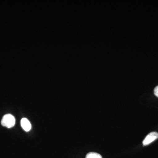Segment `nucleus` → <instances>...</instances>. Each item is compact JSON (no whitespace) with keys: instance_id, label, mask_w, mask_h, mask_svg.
I'll return each mask as SVG.
<instances>
[{"instance_id":"nucleus-4","label":"nucleus","mask_w":158,"mask_h":158,"mask_svg":"<svg viewBox=\"0 0 158 158\" xmlns=\"http://www.w3.org/2000/svg\"><path fill=\"white\" fill-rule=\"evenodd\" d=\"M85 158H102L100 155L96 152H89L87 154Z\"/></svg>"},{"instance_id":"nucleus-2","label":"nucleus","mask_w":158,"mask_h":158,"mask_svg":"<svg viewBox=\"0 0 158 158\" xmlns=\"http://www.w3.org/2000/svg\"><path fill=\"white\" fill-rule=\"evenodd\" d=\"M158 138V133L156 132H152L148 134L143 141L144 146H146L155 141Z\"/></svg>"},{"instance_id":"nucleus-5","label":"nucleus","mask_w":158,"mask_h":158,"mask_svg":"<svg viewBox=\"0 0 158 158\" xmlns=\"http://www.w3.org/2000/svg\"><path fill=\"white\" fill-rule=\"evenodd\" d=\"M154 94L158 98V86L156 87L154 89Z\"/></svg>"},{"instance_id":"nucleus-3","label":"nucleus","mask_w":158,"mask_h":158,"mask_svg":"<svg viewBox=\"0 0 158 158\" xmlns=\"http://www.w3.org/2000/svg\"><path fill=\"white\" fill-rule=\"evenodd\" d=\"M21 125L23 129L26 132H28L31 130V124L27 118H23L21 120Z\"/></svg>"},{"instance_id":"nucleus-1","label":"nucleus","mask_w":158,"mask_h":158,"mask_svg":"<svg viewBox=\"0 0 158 158\" xmlns=\"http://www.w3.org/2000/svg\"><path fill=\"white\" fill-rule=\"evenodd\" d=\"M15 123V118L10 114H7L3 116L1 121V124L3 126L10 128L14 126Z\"/></svg>"}]
</instances>
